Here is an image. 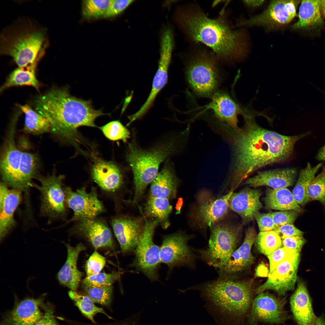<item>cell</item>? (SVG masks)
<instances>
[{
    "instance_id": "obj_11",
    "label": "cell",
    "mask_w": 325,
    "mask_h": 325,
    "mask_svg": "<svg viewBox=\"0 0 325 325\" xmlns=\"http://www.w3.org/2000/svg\"><path fill=\"white\" fill-rule=\"evenodd\" d=\"M300 260V253L287 258L280 264L271 273L267 280L256 290L259 294L272 290L279 296H284L295 288L297 274Z\"/></svg>"
},
{
    "instance_id": "obj_48",
    "label": "cell",
    "mask_w": 325,
    "mask_h": 325,
    "mask_svg": "<svg viewBox=\"0 0 325 325\" xmlns=\"http://www.w3.org/2000/svg\"><path fill=\"white\" fill-rule=\"evenodd\" d=\"M260 232L273 231L276 228L271 213L257 212L255 216Z\"/></svg>"
},
{
    "instance_id": "obj_33",
    "label": "cell",
    "mask_w": 325,
    "mask_h": 325,
    "mask_svg": "<svg viewBox=\"0 0 325 325\" xmlns=\"http://www.w3.org/2000/svg\"><path fill=\"white\" fill-rule=\"evenodd\" d=\"M323 162L312 166L308 162L306 167L300 171L299 177L293 190V196L298 204L303 206L309 201L308 190L316 174L323 166Z\"/></svg>"
},
{
    "instance_id": "obj_40",
    "label": "cell",
    "mask_w": 325,
    "mask_h": 325,
    "mask_svg": "<svg viewBox=\"0 0 325 325\" xmlns=\"http://www.w3.org/2000/svg\"><path fill=\"white\" fill-rule=\"evenodd\" d=\"M310 200H318L325 204V163L321 172L311 181L308 190Z\"/></svg>"
},
{
    "instance_id": "obj_24",
    "label": "cell",
    "mask_w": 325,
    "mask_h": 325,
    "mask_svg": "<svg viewBox=\"0 0 325 325\" xmlns=\"http://www.w3.org/2000/svg\"><path fill=\"white\" fill-rule=\"evenodd\" d=\"M91 174L94 181L106 191H115L123 183V176L119 169L111 161L97 159L92 166Z\"/></svg>"
},
{
    "instance_id": "obj_9",
    "label": "cell",
    "mask_w": 325,
    "mask_h": 325,
    "mask_svg": "<svg viewBox=\"0 0 325 325\" xmlns=\"http://www.w3.org/2000/svg\"><path fill=\"white\" fill-rule=\"evenodd\" d=\"M36 178L40 184L32 183L31 187L40 192L41 214L48 218L49 223L63 218L66 212L63 182L64 176L53 172L46 176H37Z\"/></svg>"
},
{
    "instance_id": "obj_16",
    "label": "cell",
    "mask_w": 325,
    "mask_h": 325,
    "mask_svg": "<svg viewBox=\"0 0 325 325\" xmlns=\"http://www.w3.org/2000/svg\"><path fill=\"white\" fill-rule=\"evenodd\" d=\"M285 301L267 292L258 294L253 301L249 314L250 321L279 323L286 318Z\"/></svg>"
},
{
    "instance_id": "obj_6",
    "label": "cell",
    "mask_w": 325,
    "mask_h": 325,
    "mask_svg": "<svg viewBox=\"0 0 325 325\" xmlns=\"http://www.w3.org/2000/svg\"><path fill=\"white\" fill-rule=\"evenodd\" d=\"M201 289L215 305L234 316L242 317L251 308L252 293L248 283L219 279L205 283Z\"/></svg>"
},
{
    "instance_id": "obj_7",
    "label": "cell",
    "mask_w": 325,
    "mask_h": 325,
    "mask_svg": "<svg viewBox=\"0 0 325 325\" xmlns=\"http://www.w3.org/2000/svg\"><path fill=\"white\" fill-rule=\"evenodd\" d=\"M210 227L208 246L199 252L208 265L218 269L227 262L236 249L240 228L216 223Z\"/></svg>"
},
{
    "instance_id": "obj_50",
    "label": "cell",
    "mask_w": 325,
    "mask_h": 325,
    "mask_svg": "<svg viewBox=\"0 0 325 325\" xmlns=\"http://www.w3.org/2000/svg\"><path fill=\"white\" fill-rule=\"evenodd\" d=\"M273 231L279 235L281 240L293 236H303L304 233L293 224H288L276 227Z\"/></svg>"
},
{
    "instance_id": "obj_1",
    "label": "cell",
    "mask_w": 325,
    "mask_h": 325,
    "mask_svg": "<svg viewBox=\"0 0 325 325\" xmlns=\"http://www.w3.org/2000/svg\"><path fill=\"white\" fill-rule=\"evenodd\" d=\"M243 116L242 127L234 129L229 126L224 134L232 149L229 181L233 190L261 168L289 160L296 143L309 133L283 135L261 127L250 113Z\"/></svg>"
},
{
    "instance_id": "obj_52",
    "label": "cell",
    "mask_w": 325,
    "mask_h": 325,
    "mask_svg": "<svg viewBox=\"0 0 325 325\" xmlns=\"http://www.w3.org/2000/svg\"><path fill=\"white\" fill-rule=\"evenodd\" d=\"M265 1L264 0H245L244 3L247 6L253 7L259 6L262 5Z\"/></svg>"
},
{
    "instance_id": "obj_35",
    "label": "cell",
    "mask_w": 325,
    "mask_h": 325,
    "mask_svg": "<svg viewBox=\"0 0 325 325\" xmlns=\"http://www.w3.org/2000/svg\"><path fill=\"white\" fill-rule=\"evenodd\" d=\"M35 71L30 68H17L9 75L0 88V91L11 87L25 85L32 86L39 90L40 84L36 79Z\"/></svg>"
},
{
    "instance_id": "obj_18",
    "label": "cell",
    "mask_w": 325,
    "mask_h": 325,
    "mask_svg": "<svg viewBox=\"0 0 325 325\" xmlns=\"http://www.w3.org/2000/svg\"><path fill=\"white\" fill-rule=\"evenodd\" d=\"M15 122L8 132L2 147L0 162L2 181L14 188L17 173L23 152L17 147L15 140Z\"/></svg>"
},
{
    "instance_id": "obj_45",
    "label": "cell",
    "mask_w": 325,
    "mask_h": 325,
    "mask_svg": "<svg viewBox=\"0 0 325 325\" xmlns=\"http://www.w3.org/2000/svg\"><path fill=\"white\" fill-rule=\"evenodd\" d=\"M106 263L105 258L95 250L88 260L85 265L87 276H91L101 272Z\"/></svg>"
},
{
    "instance_id": "obj_15",
    "label": "cell",
    "mask_w": 325,
    "mask_h": 325,
    "mask_svg": "<svg viewBox=\"0 0 325 325\" xmlns=\"http://www.w3.org/2000/svg\"><path fill=\"white\" fill-rule=\"evenodd\" d=\"M299 2L289 0L272 1L267 8L262 13L239 24L271 27L286 25L296 16Z\"/></svg>"
},
{
    "instance_id": "obj_44",
    "label": "cell",
    "mask_w": 325,
    "mask_h": 325,
    "mask_svg": "<svg viewBox=\"0 0 325 325\" xmlns=\"http://www.w3.org/2000/svg\"><path fill=\"white\" fill-rule=\"evenodd\" d=\"M300 251L282 247L276 249L268 256L270 265L269 273L274 271L277 266L286 259L300 253Z\"/></svg>"
},
{
    "instance_id": "obj_55",
    "label": "cell",
    "mask_w": 325,
    "mask_h": 325,
    "mask_svg": "<svg viewBox=\"0 0 325 325\" xmlns=\"http://www.w3.org/2000/svg\"><path fill=\"white\" fill-rule=\"evenodd\" d=\"M86 325H129L125 323H110L98 324L96 323H88Z\"/></svg>"
},
{
    "instance_id": "obj_30",
    "label": "cell",
    "mask_w": 325,
    "mask_h": 325,
    "mask_svg": "<svg viewBox=\"0 0 325 325\" xmlns=\"http://www.w3.org/2000/svg\"><path fill=\"white\" fill-rule=\"evenodd\" d=\"M40 166V160L38 154L23 152L14 188L21 190L28 196L32 181L37 176Z\"/></svg>"
},
{
    "instance_id": "obj_42",
    "label": "cell",
    "mask_w": 325,
    "mask_h": 325,
    "mask_svg": "<svg viewBox=\"0 0 325 325\" xmlns=\"http://www.w3.org/2000/svg\"><path fill=\"white\" fill-rule=\"evenodd\" d=\"M83 289L94 303L105 307H110L113 294L112 286L104 287L83 286Z\"/></svg>"
},
{
    "instance_id": "obj_14",
    "label": "cell",
    "mask_w": 325,
    "mask_h": 325,
    "mask_svg": "<svg viewBox=\"0 0 325 325\" xmlns=\"http://www.w3.org/2000/svg\"><path fill=\"white\" fill-rule=\"evenodd\" d=\"M15 296L14 307L3 315L0 325H34L42 317L46 294L37 298L27 297L19 300Z\"/></svg>"
},
{
    "instance_id": "obj_23",
    "label": "cell",
    "mask_w": 325,
    "mask_h": 325,
    "mask_svg": "<svg viewBox=\"0 0 325 325\" xmlns=\"http://www.w3.org/2000/svg\"><path fill=\"white\" fill-rule=\"evenodd\" d=\"M233 190L215 198H209L201 202L196 212V219L202 227H211L227 214L229 201Z\"/></svg>"
},
{
    "instance_id": "obj_17",
    "label": "cell",
    "mask_w": 325,
    "mask_h": 325,
    "mask_svg": "<svg viewBox=\"0 0 325 325\" xmlns=\"http://www.w3.org/2000/svg\"><path fill=\"white\" fill-rule=\"evenodd\" d=\"M141 217L122 216L113 220L112 226L122 253H134L143 233L144 223Z\"/></svg>"
},
{
    "instance_id": "obj_5",
    "label": "cell",
    "mask_w": 325,
    "mask_h": 325,
    "mask_svg": "<svg viewBox=\"0 0 325 325\" xmlns=\"http://www.w3.org/2000/svg\"><path fill=\"white\" fill-rule=\"evenodd\" d=\"M45 31L29 21H18L3 32L0 51L9 55L19 67L36 68L37 58L45 39Z\"/></svg>"
},
{
    "instance_id": "obj_29",
    "label": "cell",
    "mask_w": 325,
    "mask_h": 325,
    "mask_svg": "<svg viewBox=\"0 0 325 325\" xmlns=\"http://www.w3.org/2000/svg\"><path fill=\"white\" fill-rule=\"evenodd\" d=\"M320 0H303L299 7L298 19L292 26L294 29L318 30L324 24L320 10Z\"/></svg>"
},
{
    "instance_id": "obj_32",
    "label": "cell",
    "mask_w": 325,
    "mask_h": 325,
    "mask_svg": "<svg viewBox=\"0 0 325 325\" xmlns=\"http://www.w3.org/2000/svg\"><path fill=\"white\" fill-rule=\"evenodd\" d=\"M17 106L25 115L24 124L21 131L28 134L39 135L51 132V127L48 120L28 105Z\"/></svg>"
},
{
    "instance_id": "obj_27",
    "label": "cell",
    "mask_w": 325,
    "mask_h": 325,
    "mask_svg": "<svg viewBox=\"0 0 325 325\" xmlns=\"http://www.w3.org/2000/svg\"><path fill=\"white\" fill-rule=\"evenodd\" d=\"M151 183L150 196L169 199L175 197L178 180L169 163H166Z\"/></svg>"
},
{
    "instance_id": "obj_2",
    "label": "cell",
    "mask_w": 325,
    "mask_h": 325,
    "mask_svg": "<svg viewBox=\"0 0 325 325\" xmlns=\"http://www.w3.org/2000/svg\"><path fill=\"white\" fill-rule=\"evenodd\" d=\"M34 105L36 111L49 122L51 132L72 143L79 142L78 128L96 127L94 122L97 117L109 115L94 109L91 101L72 96L66 88H53L37 97Z\"/></svg>"
},
{
    "instance_id": "obj_38",
    "label": "cell",
    "mask_w": 325,
    "mask_h": 325,
    "mask_svg": "<svg viewBox=\"0 0 325 325\" xmlns=\"http://www.w3.org/2000/svg\"><path fill=\"white\" fill-rule=\"evenodd\" d=\"M112 0H85L82 1V14L88 20L104 18Z\"/></svg>"
},
{
    "instance_id": "obj_47",
    "label": "cell",
    "mask_w": 325,
    "mask_h": 325,
    "mask_svg": "<svg viewBox=\"0 0 325 325\" xmlns=\"http://www.w3.org/2000/svg\"><path fill=\"white\" fill-rule=\"evenodd\" d=\"M134 1L133 0H112L104 18H112L120 15Z\"/></svg>"
},
{
    "instance_id": "obj_37",
    "label": "cell",
    "mask_w": 325,
    "mask_h": 325,
    "mask_svg": "<svg viewBox=\"0 0 325 325\" xmlns=\"http://www.w3.org/2000/svg\"><path fill=\"white\" fill-rule=\"evenodd\" d=\"M255 243L259 252L267 256L282 247L281 239L274 231L260 232L257 236Z\"/></svg>"
},
{
    "instance_id": "obj_41",
    "label": "cell",
    "mask_w": 325,
    "mask_h": 325,
    "mask_svg": "<svg viewBox=\"0 0 325 325\" xmlns=\"http://www.w3.org/2000/svg\"><path fill=\"white\" fill-rule=\"evenodd\" d=\"M99 128L106 138L112 141L121 140L125 142L130 137L129 131L118 120L111 121Z\"/></svg>"
},
{
    "instance_id": "obj_54",
    "label": "cell",
    "mask_w": 325,
    "mask_h": 325,
    "mask_svg": "<svg viewBox=\"0 0 325 325\" xmlns=\"http://www.w3.org/2000/svg\"><path fill=\"white\" fill-rule=\"evenodd\" d=\"M320 6L322 17L325 19V0H320Z\"/></svg>"
},
{
    "instance_id": "obj_53",
    "label": "cell",
    "mask_w": 325,
    "mask_h": 325,
    "mask_svg": "<svg viewBox=\"0 0 325 325\" xmlns=\"http://www.w3.org/2000/svg\"><path fill=\"white\" fill-rule=\"evenodd\" d=\"M316 158L318 160L325 162V144L320 149Z\"/></svg>"
},
{
    "instance_id": "obj_8",
    "label": "cell",
    "mask_w": 325,
    "mask_h": 325,
    "mask_svg": "<svg viewBox=\"0 0 325 325\" xmlns=\"http://www.w3.org/2000/svg\"><path fill=\"white\" fill-rule=\"evenodd\" d=\"M143 233L134 252L135 257L130 266L141 272L151 281L159 279L158 270L161 262L160 247L153 241L157 220L144 218Z\"/></svg>"
},
{
    "instance_id": "obj_26",
    "label": "cell",
    "mask_w": 325,
    "mask_h": 325,
    "mask_svg": "<svg viewBox=\"0 0 325 325\" xmlns=\"http://www.w3.org/2000/svg\"><path fill=\"white\" fill-rule=\"evenodd\" d=\"M67 250L66 261L57 275L60 284L71 290L76 291L83 275L77 267V261L79 253L86 249V247L79 243L75 247L65 244Z\"/></svg>"
},
{
    "instance_id": "obj_21",
    "label": "cell",
    "mask_w": 325,
    "mask_h": 325,
    "mask_svg": "<svg viewBox=\"0 0 325 325\" xmlns=\"http://www.w3.org/2000/svg\"><path fill=\"white\" fill-rule=\"evenodd\" d=\"M297 173L296 169L292 168L258 171L247 178L243 184L254 188L264 186L273 189L287 187L293 185Z\"/></svg>"
},
{
    "instance_id": "obj_36",
    "label": "cell",
    "mask_w": 325,
    "mask_h": 325,
    "mask_svg": "<svg viewBox=\"0 0 325 325\" xmlns=\"http://www.w3.org/2000/svg\"><path fill=\"white\" fill-rule=\"evenodd\" d=\"M68 295L82 314L92 323H96L94 320V317L98 313L103 314L109 318L112 319L103 309L96 306L94 302L87 296L79 294L76 291L71 290L68 292Z\"/></svg>"
},
{
    "instance_id": "obj_43",
    "label": "cell",
    "mask_w": 325,
    "mask_h": 325,
    "mask_svg": "<svg viewBox=\"0 0 325 325\" xmlns=\"http://www.w3.org/2000/svg\"><path fill=\"white\" fill-rule=\"evenodd\" d=\"M120 277L118 272L111 273L100 272L89 276H86L82 281L83 286L104 287L112 286Z\"/></svg>"
},
{
    "instance_id": "obj_4",
    "label": "cell",
    "mask_w": 325,
    "mask_h": 325,
    "mask_svg": "<svg viewBox=\"0 0 325 325\" xmlns=\"http://www.w3.org/2000/svg\"><path fill=\"white\" fill-rule=\"evenodd\" d=\"M185 133L170 135L147 149L141 148L135 139L129 144L126 159L133 174L134 203L139 201L147 186L156 178L160 163L179 152Z\"/></svg>"
},
{
    "instance_id": "obj_19",
    "label": "cell",
    "mask_w": 325,
    "mask_h": 325,
    "mask_svg": "<svg viewBox=\"0 0 325 325\" xmlns=\"http://www.w3.org/2000/svg\"><path fill=\"white\" fill-rule=\"evenodd\" d=\"M2 181L0 184V239L1 242L15 226L14 213L22 200V191L9 189Z\"/></svg>"
},
{
    "instance_id": "obj_10",
    "label": "cell",
    "mask_w": 325,
    "mask_h": 325,
    "mask_svg": "<svg viewBox=\"0 0 325 325\" xmlns=\"http://www.w3.org/2000/svg\"><path fill=\"white\" fill-rule=\"evenodd\" d=\"M201 53L191 60L187 69L188 82L193 91L204 97L210 95L218 82L216 63L212 56Z\"/></svg>"
},
{
    "instance_id": "obj_25",
    "label": "cell",
    "mask_w": 325,
    "mask_h": 325,
    "mask_svg": "<svg viewBox=\"0 0 325 325\" xmlns=\"http://www.w3.org/2000/svg\"><path fill=\"white\" fill-rule=\"evenodd\" d=\"M291 311L298 325H314L317 317L305 283L298 280L296 289L290 299Z\"/></svg>"
},
{
    "instance_id": "obj_13",
    "label": "cell",
    "mask_w": 325,
    "mask_h": 325,
    "mask_svg": "<svg viewBox=\"0 0 325 325\" xmlns=\"http://www.w3.org/2000/svg\"><path fill=\"white\" fill-rule=\"evenodd\" d=\"M66 203L74 212L68 222L86 218H95L104 211L102 202L98 199L96 190L92 188L89 192L84 188L74 191L69 187L64 188Z\"/></svg>"
},
{
    "instance_id": "obj_31",
    "label": "cell",
    "mask_w": 325,
    "mask_h": 325,
    "mask_svg": "<svg viewBox=\"0 0 325 325\" xmlns=\"http://www.w3.org/2000/svg\"><path fill=\"white\" fill-rule=\"evenodd\" d=\"M264 200L268 209L280 211L295 210L300 212L302 210L295 200L292 192L287 187L268 188Z\"/></svg>"
},
{
    "instance_id": "obj_39",
    "label": "cell",
    "mask_w": 325,
    "mask_h": 325,
    "mask_svg": "<svg viewBox=\"0 0 325 325\" xmlns=\"http://www.w3.org/2000/svg\"><path fill=\"white\" fill-rule=\"evenodd\" d=\"M256 231L253 227H250L246 230L245 239L242 245L237 250L245 268L252 264L254 258L251 250L257 237Z\"/></svg>"
},
{
    "instance_id": "obj_22",
    "label": "cell",
    "mask_w": 325,
    "mask_h": 325,
    "mask_svg": "<svg viewBox=\"0 0 325 325\" xmlns=\"http://www.w3.org/2000/svg\"><path fill=\"white\" fill-rule=\"evenodd\" d=\"M78 221L77 231L94 248L114 249L111 232L104 222L95 218L83 219Z\"/></svg>"
},
{
    "instance_id": "obj_20",
    "label": "cell",
    "mask_w": 325,
    "mask_h": 325,
    "mask_svg": "<svg viewBox=\"0 0 325 325\" xmlns=\"http://www.w3.org/2000/svg\"><path fill=\"white\" fill-rule=\"evenodd\" d=\"M261 194L259 190L249 188L233 192L229 199V208L238 214L244 222L252 221L262 207L260 200Z\"/></svg>"
},
{
    "instance_id": "obj_51",
    "label": "cell",
    "mask_w": 325,
    "mask_h": 325,
    "mask_svg": "<svg viewBox=\"0 0 325 325\" xmlns=\"http://www.w3.org/2000/svg\"><path fill=\"white\" fill-rule=\"evenodd\" d=\"M306 241L303 236H295L282 240V247L301 251Z\"/></svg>"
},
{
    "instance_id": "obj_28",
    "label": "cell",
    "mask_w": 325,
    "mask_h": 325,
    "mask_svg": "<svg viewBox=\"0 0 325 325\" xmlns=\"http://www.w3.org/2000/svg\"><path fill=\"white\" fill-rule=\"evenodd\" d=\"M210 107L216 117L234 129L238 126V114H243L239 106L228 95L224 93L216 94L212 99Z\"/></svg>"
},
{
    "instance_id": "obj_49",
    "label": "cell",
    "mask_w": 325,
    "mask_h": 325,
    "mask_svg": "<svg viewBox=\"0 0 325 325\" xmlns=\"http://www.w3.org/2000/svg\"><path fill=\"white\" fill-rule=\"evenodd\" d=\"M44 314L42 318L34 325H60L55 318L54 308L47 302L44 306Z\"/></svg>"
},
{
    "instance_id": "obj_3",
    "label": "cell",
    "mask_w": 325,
    "mask_h": 325,
    "mask_svg": "<svg viewBox=\"0 0 325 325\" xmlns=\"http://www.w3.org/2000/svg\"><path fill=\"white\" fill-rule=\"evenodd\" d=\"M175 21L193 41L208 46L222 59L232 58L238 46L240 34L233 30L225 17L209 18L200 10H178Z\"/></svg>"
},
{
    "instance_id": "obj_12",
    "label": "cell",
    "mask_w": 325,
    "mask_h": 325,
    "mask_svg": "<svg viewBox=\"0 0 325 325\" xmlns=\"http://www.w3.org/2000/svg\"><path fill=\"white\" fill-rule=\"evenodd\" d=\"M190 238L181 232L164 236L160 247L161 262L166 265L170 270L175 267L190 264L193 258L188 245Z\"/></svg>"
},
{
    "instance_id": "obj_34",
    "label": "cell",
    "mask_w": 325,
    "mask_h": 325,
    "mask_svg": "<svg viewBox=\"0 0 325 325\" xmlns=\"http://www.w3.org/2000/svg\"><path fill=\"white\" fill-rule=\"evenodd\" d=\"M169 199L149 196L144 207L145 215L151 219L158 221L164 229L169 226V215L172 208Z\"/></svg>"
},
{
    "instance_id": "obj_46",
    "label": "cell",
    "mask_w": 325,
    "mask_h": 325,
    "mask_svg": "<svg viewBox=\"0 0 325 325\" xmlns=\"http://www.w3.org/2000/svg\"><path fill=\"white\" fill-rule=\"evenodd\" d=\"M299 212L295 210H286L271 213L276 227L288 224H293Z\"/></svg>"
},
{
    "instance_id": "obj_56",
    "label": "cell",
    "mask_w": 325,
    "mask_h": 325,
    "mask_svg": "<svg viewBox=\"0 0 325 325\" xmlns=\"http://www.w3.org/2000/svg\"><path fill=\"white\" fill-rule=\"evenodd\" d=\"M314 325H325V318L323 316L317 317Z\"/></svg>"
}]
</instances>
